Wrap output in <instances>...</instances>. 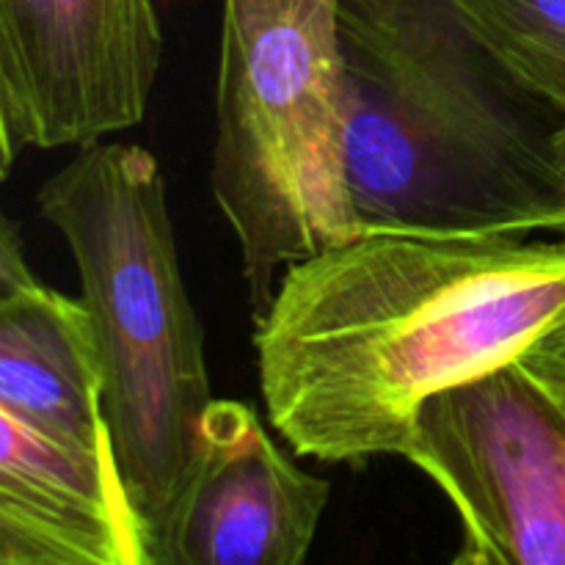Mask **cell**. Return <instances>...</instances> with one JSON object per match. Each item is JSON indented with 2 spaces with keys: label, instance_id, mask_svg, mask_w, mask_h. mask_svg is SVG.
<instances>
[{
  "label": "cell",
  "instance_id": "6da1fadb",
  "mask_svg": "<svg viewBox=\"0 0 565 565\" xmlns=\"http://www.w3.org/2000/svg\"><path fill=\"white\" fill-rule=\"evenodd\" d=\"M565 318V235L364 232L290 265L254 329L270 425L301 456H403L430 397Z\"/></svg>",
  "mask_w": 565,
  "mask_h": 565
},
{
  "label": "cell",
  "instance_id": "7a4b0ae2",
  "mask_svg": "<svg viewBox=\"0 0 565 565\" xmlns=\"http://www.w3.org/2000/svg\"><path fill=\"white\" fill-rule=\"evenodd\" d=\"M356 232L565 235V119L456 0H337Z\"/></svg>",
  "mask_w": 565,
  "mask_h": 565
},
{
  "label": "cell",
  "instance_id": "3957f363",
  "mask_svg": "<svg viewBox=\"0 0 565 565\" xmlns=\"http://www.w3.org/2000/svg\"><path fill=\"white\" fill-rule=\"evenodd\" d=\"M36 207L75 257L103 362L114 456L141 519L149 565H158L213 403L163 171L143 147L86 143L42 182Z\"/></svg>",
  "mask_w": 565,
  "mask_h": 565
},
{
  "label": "cell",
  "instance_id": "277c9868",
  "mask_svg": "<svg viewBox=\"0 0 565 565\" xmlns=\"http://www.w3.org/2000/svg\"><path fill=\"white\" fill-rule=\"evenodd\" d=\"M337 0H224L213 196L254 320L279 270L356 237Z\"/></svg>",
  "mask_w": 565,
  "mask_h": 565
},
{
  "label": "cell",
  "instance_id": "5b68a950",
  "mask_svg": "<svg viewBox=\"0 0 565 565\" xmlns=\"http://www.w3.org/2000/svg\"><path fill=\"white\" fill-rule=\"evenodd\" d=\"M403 458L461 522L458 565H565V412L508 362L430 397Z\"/></svg>",
  "mask_w": 565,
  "mask_h": 565
},
{
  "label": "cell",
  "instance_id": "8992f818",
  "mask_svg": "<svg viewBox=\"0 0 565 565\" xmlns=\"http://www.w3.org/2000/svg\"><path fill=\"white\" fill-rule=\"evenodd\" d=\"M160 53L154 0H0L3 169L141 125Z\"/></svg>",
  "mask_w": 565,
  "mask_h": 565
},
{
  "label": "cell",
  "instance_id": "52a82bcc",
  "mask_svg": "<svg viewBox=\"0 0 565 565\" xmlns=\"http://www.w3.org/2000/svg\"><path fill=\"white\" fill-rule=\"evenodd\" d=\"M331 483L303 472L252 406L213 401L158 565H301Z\"/></svg>",
  "mask_w": 565,
  "mask_h": 565
},
{
  "label": "cell",
  "instance_id": "ba28073f",
  "mask_svg": "<svg viewBox=\"0 0 565 565\" xmlns=\"http://www.w3.org/2000/svg\"><path fill=\"white\" fill-rule=\"evenodd\" d=\"M0 565H149L114 445L53 439L0 412Z\"/></svg>",
  "mask_w": 565,
  "mask_h": 565
},
{
  "label": "cell",
  "instance_id": "9c48e42d",
  "mask_svg": "<svg viewBox=\"0 0 565 565\" xmlns=\"http://www.w3.org/2000/svg\"><path fill=\"white\" fill-rule=\"evenodd\" d=\"M0 412L53 439L114 445L86 303L36 279L11 218L0 243Z\"/></svg>",
  "mask_w": 565,
  "mask_h": 565
},
{
  "label": "cell",
  "instance_id": "30bf717a",
  "mask_svg": "<svg viewBox=\"0 0 565 565\" xmlns=\"http://www.w3.org/2000/svg\"><path fill=\"white\" fill-rule=\"evenodd\" d=\"M494 58L565 119V0H456Z\"/></svg>",
  "mask_w": 565,
  "mask_h": 565
},
{
  "label": "cell",
  "instance_id": "8fae6325",
  "mask_svg": "<svg viewBox=\"0 0 565 565\" xmlns=\"http://www.w3.org/2000/svg\"><path fill=\"white\" fill-rule=\"evenodd\" d=\"M522 367L561 403L565 412V318L519 356Z\"/></svg>",
  "mask_w": 565,
  "mask_h": 565
},
{
  "label": "cell",
  "instance_id": "7c38bea8",
  "mask_svg": "<svg viewBox=\"0 0 565 565\" xmlns=\"http://www.w3.org/2000/svg\"><path fill=\"white\" fill-rule=\"evenodd\" d=\"M557 152H561V160L565 163V127L557 132Z\"/></svg>",
  "mask_w": 565,
  "mask_h": 565
}]
</instances>
